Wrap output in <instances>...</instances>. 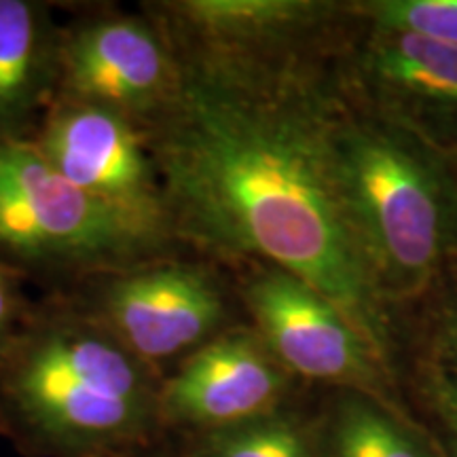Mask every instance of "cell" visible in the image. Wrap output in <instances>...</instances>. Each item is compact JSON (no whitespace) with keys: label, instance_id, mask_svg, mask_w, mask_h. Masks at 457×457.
Listing matches in <instances>:
<instances>
[{"label":"cell","instance_id":"obj_17","mask_svg":"<svg viewBox=\"0 0 457 457\" xmlns=\"http://www.w3.org/2000/svg\"><path fill=\"white\" fill-rule=\"evenodd\" d=\"M21 273L0 265V353L7 350L32 310L21 293Z\"/></svg>","mask_w":457,"mask_h":457},{"label":"cell","instance_id":"obj_18","mask_svg":"<svg viewBox=\"0 0 457 457\" xmlns=\"http://www.w3.org/2000/svg\"><path fill=\"white\" fill-rule=\"evenodd\" d=\"M434 362L457 370V279L438 301L432 322Z\"/></svg>","mask_w":457,"mask_h":457},{"label":"cell","instance_id":"obj_15","mask_svg":"<svg viewBox=\"0 0 457 457\" xmlns=\"http://www.w3.org/2000/svg\"><path fill=\"white\" fill-rule=\"evenodd\" d=\"M353 20L407 30L457 47V0H375L347 4Z\"/></svg>","mask_w":457,"mask_h":457},{"label":"cell","instance_id":"obj_4","mask_svg":"<svg viewBox=\"0 0 457 457\" xmlns=\"http://www.w3.org/2000/svg\"><path fill=\"white\" fill-rule=\"evenodd\" d=\"M176 239L72 187L30 140L0 142V265L94 279L168 256Z\"/></svg>","mask_w":457,"mask_h":457},{"label":"cell","instance_id":"obj_3","mask_svg":"<svg viewBox=\"0 0 457 457\" xmlns=\"http://www.w3.org/2000/svg\"><path fill=\"white\" fill-rule=\"evenodd\" d=\"M330 151L337 185L377 293L387 307L430 290L457 259V170L339 85Z\"/></svg>","mask_w":457,"mask_h":457},{"label":"cell","instance_id":"obj_10","mask_svg":"<svg viewBox=\"0 0 457 457\" xmlns=\"http://www.w3.org/2000/svg\"><path fill=\"white\" fill-rule=\"evenodd\" d=\"M171 47L279 60L316 55L347 20V4L316 0H180L153 4Z\"/></svg>","mask_w":457,"mask_h":457},{"label":"cell","instance_id":"obj_9","mask_svg":"<svg viewBox=\"0 0 457 457\" xmlns=\"http://www.w3.org/2000/svg\"><path fill=\"white\" fill-rule=\"evenodd\" d=\"M30 142L85 195L174 237L146 136L125 119L96 106L54 100Z\"/></svg>","mask_w":457,"mask_h":457},{"label":"cell","instance_id":"obj_14","mask_svg":"<svg viewBox=\"0 0 457 457\" xmlns=\"http://www.w3.org/2000/svg\"><path fill=\"white\" fill-rule=\"evenodd\" d=\"M204 434L202 457H316L305 428L279 411Z\"/></svg>","mask_w":457,"mask_h":457},{"label":"cell","instance_id":"obj_11","mask_svg":"<svg viewBox=\"0 0 457 457\" xmlns=\"http://www.w3.org/2000/svg\"><path fill=\"white\" fill-rule=\"evenodd\" d=\"M286 370L254 328H225L159 387V420L220 430L278 411Z\"/></svg>","mask_w":457,"mask_h":457},{"label":"cell","instance_id":"obj_2","mask_svg":"<svg viewBox=\"0 0 457 457\" xmlns=\"http://www.w3.org/2000/svg\"><path fill=\"white\" fill-rule=\"evenodd\" d=\"M155 369L79 301L32 307L0 353V411L21 434L66 455L138 443L159 420Z\"/></svg>","mask_w":457,"mask_h":457},{"label":"cell","instance_id":"obj_6","mask_svg":"<svg viewBox=\"0 0 457 457\" xmlns=\"http://www.w3.org/2000/svg\"><path fill=\"white\" fill-rule=\"evenodd\" d=\"M79 303L153 369L222 333L228 313L212 270L170 256L94 278Z\"/></svg>","mask_w":457,"mask_h":457},{"label":"cell","instance_id":"obj_1","mask_svg":"<svg viewBox=\"0 0 457 457\" xmlns=\"http://www.w3.org/2000/svg\"><path fill=\"white\" fill-rule=\"evenodd\" d=\"M174 51L180 100L146 142L176 242L301 278L390 364V307L360 254L335 176L337 77L316 55Z\"/></svg>","mask_w":457,"mask_h":457},{"label":"cell","instance_id":"obj_13","mask_svg":"<svg viewBox=\"0 0 457 457\" xmlns=\"http://www.w3.org/2000/svg\"><path fill=\"white\" fill-rule=\"evenodd\" d=\"M324 457H430L403 420L370 394L345 390L330 407Z\"/></svg>","mask_w":457,"mask_h":457},{"label":"cell","instance_id":"obj_16","mask_svg":"<svg viewBox=\"0 0 457 457\" xmlns=\"http://www.w3.org/2000/svg\"><path fill=\"white\" fill-rule=\"evenodd\" d=\"M421 386H424L428 404L457 457V370L441 367L436 362L428 364Z\"/></svg>","mask_w":457,"mask_h":457},{"label":"cell","instance_id":"obj_12","mask_svg":"<svg viewBox=\"0 0 457 457\" xmlns=\"http://www.w3.org/2000/svg\"><path fill=\"white\" fill-rule=\"evenodd\" d=\"M60 32L47 7L0 0V142L30 140L55 96Z\"/></svg>","mask_w":457,"mask_h":457},{"label":"cell","instance_id":"obj_5","mask_svg":"<svg viewBox=\"0 0 457 457\" xmlns=\"http://www.w3.org/2000/svg\"><path fill=\"white\" fill-rule=\"evenodd\" d=\"M180 91L179 55L151 15L94 17L60 32L54 100L102 108L148 136Z\"/></svg>","mask_w":457,"mask_h":457},{"label":"cell","instance_id":"obj_8","mask_svg":"<svg viewBox=\"0 0 457 457\" xmlns=\"http://www.w3.org/2000/svg\"><path fill=\"white\" fill-rule=\"evenodd\" d=\"M254 330L286 373L377 394L387 362L352 320L312 284L273 265H254L242 284Z\"/></svg>","mask_w":457,"mask_h":457},{"label":"cell","instance_id":"obj_7","mask_svg":"<svg viewBox=\"0 0 457 457\" xmlns=\"http://www.w3.org/2000/svg\"><path fill=\"white\" fill-rule=\"evenodd\" d=\"M358 34L337 71L341 89L457 162V47L353 20Z\"/></svg>","mask_w":457,"mask_h":457}]
</instances>
